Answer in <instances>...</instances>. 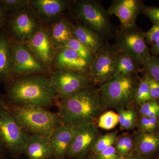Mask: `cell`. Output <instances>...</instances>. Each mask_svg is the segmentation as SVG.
<instances>
[{
	"instance_id": "cell-1",
	"label": "cell",
	"mask_w": 159,
	"mask_h": 159,
	"mask_svg": "<svg viewBox=\"0 0 159 159\" xmlns=\"http://www.w3.org/2000/svg\"><path fill=\"white\" fill-rule=\"evenodd\" d=\"M6 103L44 107L57 105L59 100L51 86L50 75L39 74L12 77L4 83Z\"/></svg>"
},
{
	"instance_id": "cell-2",
	"label": "cell",
	"mask_w": 159,
	"mask_h": 159,
	"mask_svg": "<svg viewBox=\"0 0 159 159\" xmlns=\"http://www.w3.org/2000/svg\"><path fill=\"white\" fill-rule=\"evenodd\" d=\"M57 106L62 123L73 126L96 124L104 110L99 88L92 84L70 97L59 99Z\"/></svg>"
},
{
	"instance_id": "cell-3",
	"label": "cell",
	"mask_w": 159,
	"mask_h": 159,
	"mask_svg": "<svg viewBox=\"0 0 159 159\" xmlns=\"http://www.w3.org/2000/svg\"><path fill=\"white\" fill-rule=\"evenodd\" d=\"M70 15L89 28L106 41L114 38L117 29L111 21L108 10L97 0L73 1Z\"/></svg>"
},
{
	"instance_id": "cell-4",
	"label": "cell",
	"mask_w": 159,
	"mask_h": 159,
	"mask_svg": "<svg viewBox=\"0 0 159 159\" xmlns=\"http://www.w3.org/2000/svg\"><path fill=\"white\" fill-rule=\"evenodd\" d=\"M6 107L30 134L49 137L54 129L63 123L57 113L43 107L6 104Z\"/></svg>"
},
{
	"instance_id": "cell-5",
	"label": "cell",
	"mask_w": 159,
	"mask_h": 159,
	"mask_svg": "<svg viewBox=\"0 0 159 159\" xmlns=\"http://www.w3.org/2000/svg\"><path fill=\"white\" fill-rule=\"evenodd\" d=\"M139 78V76L115 75L108 82L98 87L103 109L128 107L135 103Z\"/></svg>"
},
{
	"instance_id": "cell-6",
	"label": "cell",
	"mask_w": 159,
	"mask_h": 159,
	"mask_svg": "<svg viewBox=\"0 0 159 159\" xmlns=\"http://www.w3.org/2000/svg\"><path fill=\"white\" fill-rule=\"evenodd\" d=\"M30 134L6 107L0 111V140L14 159H20Z\"/></svg>"
},
{
	"instance_id": "cell-7",
	"label": "cell",
	"mask_w": 159,
	"mask_h": 159,
	"mask_svg": "<svg viewBox=\"0 0 159 159\" xmlns=\"http://www.w3.org/2000/svg\"><path fill=\"white\" fill-rule=\"evenodd\" d=\"M42 26L40 20L29 3L22 10L9 16L3 29L12 41L27 43Z\"/></svg>"
},
{
	"instance_id": "cell-8",
	"label": "cell",
	"mask_w": 159,
	"mask_h": 159,
	"mask_svg": "<svg viewBox=\"0 0 159 159\" xmlns=\"http://www.w3.org/2000/svg\"><path fill=\"white\" fill-rule=\"evenodd\" d=\"M145 33L136 25L117 29L114 45L141 66L151 55L146 44Z\"/></svg>"
},
{
	"instance_id": "cell-9",
	"label": "cell",
	"mask_w": 159,
	"mask_h": 159,
	"mask_svg": "<svg viewBox=\"0 0 159 159\" xmlns=\"http://www.w3.org/2000/svg\"><path fill=\"white\" fill-rule=\"evenodd\" d=\"M119 52L115 45L107 42L95 54L89 72L91 84L99 87L114 77Z\"/></svg>"
},
{
	"instance_id": "cell-10",
	"label": "cell",
	"mask_w": 159,
	"mask_h": 159,
	"mask_svg": "<svg viewBox=\"0 0 159 159\" xmlns=\"http://www.w3.org/2000/svg\"><path fill=\"white\" fill-rule=\"evenodd\" d=\"M50 80L59 99L70 97L91 84L89 73L73 70H54Z\"/></svg>"
},
{
	"instance_id": "cell-11",
	"label": "cell",
	"mask_w": 159,
	"mask_h": 159,
	"mask_svg": "<svg viewBox=\"0 0 159 159\" xmlns=\"http://www.w3.org/2000/svg\"><path fill=\"white\" fill-rule=\"evenodd\" d=\"M12 42V78L28 74H43L51 75L50 71L38 59L27 44Z\"/></svg>"
},
{
	"instance_id": "cell-12",
	"label": "cell",
	"mask_w": 159,
	"mask_h": 159,
	"mask_svg": "<svg viewBox=\"0 0 159 159\" xmlns=\"http://www.w3.org/2000/svg\"><path fill=\"white\" fill-rule=\"evenodd\" d=\"M101 135L94 123L75 126L72 144L66 159H80L89 156Z\"/></svg>"
},
{
	"instance_id": "cell-13",
	"label": "cell",
	"mask_w": 159,
	"mask_h": 159,
	"mask_svg": "<svg viewBox=\"0 0 159 159\" xmlns=\"http://www.w3.org/2000/svg\"><path fill=\"white\" fill-rule=\"evenodd\" d=\"M29 48L51 73L56 49L51 42L47 27L43 25L27 43Z\"/></svg>"
},
{
	"instance_id": "cell-14",
	"label": "cell",
	"mask_w": 159,
	"mask_h": 159,
	"mask_svg": "<svg viewBox=\"0 0 159 159\" xmlns=\"http://www.w3.org/2000/svg\"><path fill=\"white\" fill-rule=\"evenodd\" d=\"M73 1L30 0V5L39 17L43 25L48 26L69 11Z\"/></svg>"
},
{
	"instance_id": "cell-15",
	"label": "cell",
	"mask_w": 159,
	"mask_h": 159,
	"mask_svg": "<svg viewBox=\"0 0 159 159\" xmlns=\"http://www.w3.org/2000/svg\"><path fill=\"white\" fill-rule=\"evenodd\" d=\"M144 6L141 0H115L107 9L111 16L119 18L121 28H126L136 25L139 15L142 13Z\"/></svg>"
},
{
	"instance_id": "cell-16",
	"label": "cell",
	"mask_w": 159,
	"mask_h": 159,
	"mask_svg": "<svg viewBox=\"0 0 159 159\" xmlns=\"http://www.w3.org/2000/svg\"><path fill=\"white\" fill-rule=\"evenodd\" d=\"M75 126L62 124L57 125L49 136L52 150L51 159H66L70 148Z\"/></svg>"
},
{
	"instance_id": "cell-17",
	"label": "cell",
	"mask_w": 159,
	"mask_h": 159,
	"mask_svg": "<svg viewBox=\"0 0 159 159\" xmlns=\"http://www.w3.org/2000/svg\"><path fill=\"white\" fill-rule=\"evenodd\" d=\"M90 67L88 63L72 49L63 47L56 49L53 60V71L69 70L89 73Z\"/></svg>"
},
{
	"instance_id": "cell-18",
	"label": "cell",
	"mask_w": 159,
	"mask_h": 159,
	"mask_svg": "<svg viewBox=\"0 0 159 159\" xmlns=\"http://www.w3.org/2000/svg\"><path fill=\"white\" fill-rule=\"evenodd\" d=\"M71 17L70 15L65 13L48 25L45 26L51 42L56 49L65 47L69 40L74 36L75 24Z\"/></svg>"
},
{
	"instance_id": "cell-19",
	"label": "cell",
	"mask_w": 159,
	"mask_h": 159,
	"mask_svg": "<svg viewBox=\"0 0 159 159\" xmlns=\"http://www.w3.org/2000/svg\"><path fill=\"white\" fill-rule=\"evenodd\" d=\"M13 46L4 29H0V84L12 78L11 74Z\"/></svg>"
},
{
	"instance_id": "cell-20",
	"label": "cell",
	"mask_w": 159,
	"mask_h": 159,
	"mask_svg": "<svg viewBox=\"0 0 159 159\" xmlns=\"http://www.w3.org/2000/svg\"><path fill=\"white\" fill-rule=\"evenodd\" d=\"M133 139L135 153L146 158L159 149V133L139 130Z\"/></svg>"
},
{
	"instance_id": "cell-21",
	"label": "cell",
	"mask_w": 159,
	"mask_h": 159,
	"mask_svg": "<svg viewBox=\"0 0 159 159\" xmlns=\"http://www.w3.org/2000/svg\"><path fill=\"white\" fill-rule=\"evenodd\" d=\"M24 154L29 159H51L52 150L49 137L30 135Z\"/></svg>"
},
{
	"instance_id": "cell-22",
	"label": "cell",
	"mask_w": 159,
	"mask_h": 159,
	"mask_svg": "<svg viewBox=\"0 0 159 159\" xmlns=\"http://www.w3.org/2000/svg\"><path fill=\"white\" fill-rule=\"evenodd\" d=\"M74 20L75 24L74 37L94 54H96L107 41L79 21L75 19Z\"/></svg>"
},
{
	"instance_id": "cell-23",
	"label": "cell",
	"mask_w": 159,
	"mask_h": 159,
	"mask_svg": "<svg viewBox=\"0 0 159 159\" xmlns=\"http://www.w3.org/2000/svg\"><path fill=\"white\" fill-rule=\"evenodd\" d=\"M140 67L139 63L127 54L119 51L117 55L115 75L126 77L138 76L139 72H142Z\"/></svg>"
},
{
	"instance_id": "cell-24",
	"label": "cell",
	"mask_w": 159,
	"mask_h": 159,
	"mask_svg": "<svg viewBox=\"0 0 159 159\" xmlns=\"http://www.w3.org/2000/svg\"><path fill=\"white\" fill-rule=\"evenodd\" d=\"M118 131L116 130L102 135H101L97 139L90 155L97 154L109 147L114 146L118 139Z\"/></svg>"
},
{
	"instance_id": "cell-25",
	"label": "cell",
	"mask_w": 159,
	"mask_h": 159,
	"mask_svg": "<svg viewBox=\"0 0 159 159\" xmlns=\"http://www.w3.org/2000/svg\"><path fill=\"white\" fill-rule=\"evenodd\" d=\"M152 100L153 99L151 96L149 85L145 73L143 77L139 78L135 97V103L140 106L143 103Z\"/></svg>"
},
{
	"instance_id": "cell-26",
	"label": "cell",
	"mask_w": 159,
	"mask_h": 159,
	"mask_svg": "<svg viewBox=\"0 0 159 159\" xmlns=\"http://www.w3.org/2000/svg\"><path fill=\"white\" fill-rule=\"evenodd\" d=\"M65 47H68L76 51L91 66L95 54L81 43L74 36L69 40Z\"/></svg>"
},
{
	"instance_id": "cell-27",
	"label": "cell",
	"mask_w": 159,
	"mask_h": 159,
	"mask_svg": "<svg viewBox=\"0 0 159 159\" xmlns=\"http://www.w3.org/2000/svg\"><path fill=\"white\" fill-rule=\"evenodd\" d=\"M97 122L98 128L110 130L115 128L119 124V116L114 111H107L99 116Z\"/></svg>"
},
{
	"instance_id": "cell-28",
	"label": "cell",
	"mask_w": 159,
	"mask_h": 159,
	"mask_svg": "<svg viewBox=\"0 0 159 159\" xmlns=\"http://www.w3.org/2000/svg\"><path fill=\"white\" fill-rule=\"evenodd\" d=\"M144 71L159 83V57L151 55L141 64Z\"/></svg>"
},
{
	"instance_id": "cell-29",
	"label": "cell",
	"mask_w": 159,
	"mask_h": 159,
	"mask_svg": "<svg viewBox=\"0 0 159 159\" xmlns=\"http://www.w3.org/2000/svg\"><path fill=\"white\" fill-rule=\"evenodd\" d=\"M0 3L8 15L10 16L29 6L30 0H0Z\"/></svg>"
},
{
	"instance_id": "cell-30",
	"label": "cell",
	"mask_w": 159,
	"mask_h": 159,
	"mask_svg": "<svg viewBox=\"0 0 159 159\" xmlns=\"http://www.w3.org/2000/svg\"><path fill=\"white\" fill-rule=\"evenodd\" d=\"M139 107V114L141 116H159V103L156 100H152L145 102Z\"/></svg>"
},
{
	"instance_id": "cell-31",
	"label": "cell",
	"mask_w": 159,
	"mask_h": 159,
	"mask_svg": "<svg viewBox=\"0 0 159 159\" xmlns=\"http://www.w3.org/2000/svg\"><path fill=\"white\" fill-rule=\"evenodd\" d=\"M158 118V117L141 116L137 122L139 130L143 131H154L157 127Z\"/></svg>"
},
{
	"instance_id": "cell-32",
	"label": "cell",
	"mask_w": 159,
	"mask_h": 159,
	"mask_svg": "<svg viewBox=\"0 0 159 159\" xmlns=\"http://www.w3.org/2000/svg\"><path fill=\"white\" fill-rule=\"evenodd\" d=\"M126 109V116L123 125L121 127L122 130H129L134 128L137 125L138 119L136 112L133 107L130 106Z\"/></svg>"
},
{
	"instance_id": "cell-33",
	"label": "cell",
	"mask_w": 159,
	"mask_h": 159,
	"mask_svg": "<svg viewBox=\"0 0 159 159\" xmlns=\"http://www.w3.org/2000/svg\"><path fill=\"white\" fill-rule=\"evenodd\" d=\"M91 156L93 159H124L118 152L114 145L109 147L100 153Z\"/></svg>"
},
{
	"instance_id": "cell-34",
	"label": "cell",
	"mask_w": 159,
	"mask_h": 159,
	"mask_svg": "<svg viewBox=\"0 0 159 159\" xmlns=\"http://www.w3.org/2000/svg\"><path fill=\"white\" fill-rule=\"evenodd\" d=\"M146 43L152 46L159 39V23H153L149 30L145 33Z\"/></svg>"
},
{
	"instance_id": "cell-35",
	"label": "cell",
	"mask_w": 159,
	"mask_h": 159,
	"mask_svg": "<svg viewBox=\"0 0 159 159\" xmlns=\"http://www.w3.org/2000/svg\"><path fill=\"white\" fill-rule=\"evenodd\" d=\"M142 13L147 16L153 23H159V7L144 5Z\"/></svg>"
},
{
	"instance_id": "cell-36",
	"label": "cell",
	"mask_w": 159,
	"mask_h": 159,
	"mask_svg": "<svg viewBox=\"0 0 159 159\" xmlns=\"http://www.w3.org/2000/svg\"><path fill=\"white\" fill-rule=\"evenodd\" d=\"M125 145H124V152L123 157L124 159L134 153V144L133 137L128 134H123Z\"/></svg>"
},
{
	"instance_id": "cell-37",
	"label": "cell",
	"mask_w": 159,
	"mask_h": 159,
	"mask_svg": "<svg viewBox=\"0 0 159 159\" xmlns=\"http://www.w3.org/2000/svg\"><path fill=\"white\" fill-rule=\"evenodd\" d=\"M145 72L148 85L150 95L152 99L154 100H159V83L157 82L151 76Z\"/></svg>"
},
{
	"instance_id": "cell-38",
	"label": "cell",
	"mask_w": 159,
	"mask_h": 159,
	"mask_svg": "<svg viewBox=\"0 0 159 159\" xmlns=\"http://www.w3.org/2000/svg\"><path fill=\"white\" fill-rule=\"evenodd\" d=\"M114 145H115L114 146H115V148H116L117 151L121 155V156L123 157L124 145H125V140H124V137L123 134H122L121 136H118L116 142V144Z\"/></svg>"
},
{
	"instance_id": "cell-39",
	"label": "cell",
	"mask_w": 159,
	"mask_h": 159,
	"mask_svg": "<svg viewBox=\"0 0 159 159\" xmlns=\"http://www.w3.org/2000/svg\"><path fill=\"white\" fill-rule=\"evenodd\" d=\"M9 16L6 10L0 3V29L4 28Z\"/></svg>"
},
{
	"instance_id": "cell-40",
	"label": "cell",
	"mask_w": 159,
	"mask_h": 159,
	"mask_svg": "<svg viewBox=\"0 0 159 159\" xmlns=\"http://www.w3.org/2000/svg\"><path fill=\"white\" fill-rule=\"evenodd\" d=\"M150 51L152 53V55L159 57V39L153 45L151 46Z\"/></svg>"
},
{
	"instance_id": "cell-41",
	"label": "cell",
	"mask_w": 159,
	"mask_h": 159,
	"mask_svg": "<svg viewBox=\"0 0 159 159\" xmlns=\"http://www.w3.org/2000/svg\"><path fill=\"white\" fill-rule=\"evenodd\" d=\"M7 152H8L7 149L0 140V159H5Z\"/></svg>"
},
{
	"instance_id": "cell-42",
	"label": "cell",
	"mask_w": 159,
	"mask_h": 159,
	"mask_svg": "<svg viewBox=\"0 0 159 159\" xmlns=\"http://www.w3.org/2000/svg\"><path fill=\"white\" fill-rule=\"evenodd\" d=\"M6 103L4 97V94L0 91V111L6 107Z\"/></svg>"
},
{
	"instance_id": "cell-43",
	"label": "cell",
	"mask_w": 159,
	"mask_h": 159,
	"mask_svg": "<svg viewBox=\"0 0 159 159\" xmlns=\"http://www.w3.org/2000/svg\"><path fill=\"white\" fill-rule=\"evenodd\" d=\"M124 159H147L146 158L141 156L138 154L134 153L131 155L129 156Z\"/></svg>"
},
{
	"instance_id": "cell-44",
	"label": "cell",
	"mask_w": 159,
	"mask_h": 159,
	"mask_svg": "<svg viewBox=\"0 0 159 159\" xmlns=\"http://www.w3.org/2000/svg\"><path fill=\"white\" fill-rule=\"evenodd\" d=\"M80 159H93V158L91 156L89 155V156L86 157L85 158H84Z\"/></svg>"
},
{
	"instance_id": "cell-45",
	"label": "cell",
	"mask_w": 159,
	"mask_h": 159,
	"mask_svg": "<svg viewBox=\"0 0 159 159\" xmlns=\"http://www.w3.org/2000/svg\"><path fill=\"white\" fill-rule=\"evenodd\" d=\"M158 159H159V157H158Z\"/></svg>"
}]
</instances>
